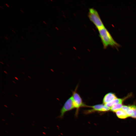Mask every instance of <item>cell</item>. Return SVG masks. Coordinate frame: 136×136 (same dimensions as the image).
<instances>
[{
  "label": "cell",
  "mask_w": 136,
  "mask_h": 136,
  "mask_svg": "<svg viewBox=\"0 0 136 136\" xmlns=\"http://www.w3.org/2000/svg\"><path fill=\"white\" fill-rule=\"evenodd\" d=\"M13 82L14 83H15V81H13Z\"/></svg>",
  "instance_id": "ffe728a7"
},
{
  "label": "cell",
  "mask_w": 136,
  "mask_h": 136,
  "mask_svg": "<svg viewBox=\"0 0 136 136\" xmlns=\"http://www.w3.org/2000/svg\"><path fill=\"white\" fill-rule=\"evenodd\" d=\"M116 98V96L114 93H108L104 96L103 100V104L105 105Z\"/></svg>",
  "instance_id": "8992f818"
},
{
  "label": "cell",
  "mask_w": 136,
  "mask_h": 136,
  "mask_svg": "<svg viewBox=\"0 0 136 136\" xmlns=\"http://www.w3.org/2000/svg\"><path fill=\"white\" fill-rule=\"evenodd\" d=\"M15 78L17 80H18V78L17 77H15Z\"/></svg>",
  "instance_id": "8fae6325"
},
{
  "label": "cell",
  "mask_w": 136,
  "mask_h": 136,
  "mask_svg": "<svg viewBox=\"0 0 136 136\" xmlns=\"http://www.w3.org/2000/svg\"><path fill=\"white\" fill-rule=\"evenodd\" d=\"M7 65L9 66H10L9 65H8V64H7Z\"/></svg>",
  "instance_id": "f546056e"
},
{
  "label": "cell",
  "mask_w": 136,
  "mask_h": 136,
  "mask_svg": "<svg viewBox=\"0 0 136 136\" xmlns=\"http://www.w3.org/2000/svg\"><path fill=\"white\" fill-rule=\"evenodd\" d=\"M0 62H1V63H2L3 64H4L1 61Z\"/></svg>",
  "instance_id": "ac0fdd59"
},
{
  "label": "cell",
  "mask_w": 136,
  "mask_h": 136,
  "mask_svg": "<svg viewBox=\"0 0 136 136\" xmlns=\"http://www.w3.org/2000/svg\"><path fill=\"white\" fill-rule=\"evenodd\" d=\"M26 81H27V80L26 79H24Z\"/></svg>",
  "instance_id": "f1b7e54d"
},
{
  "label": "cell",
  "mask_w": 136,
  "mask_h": 136,
  "mask_svg": "<svg viewBox=\"0 0 136 136\" xmlns=\"http://www.w3.org/2000/svg\"><path fill=\"white\" fill-rule=\"evenodd\" d=\"M22 73L23 74H24L25 75V74L23 72H22Z\"/></svg>",
  "instance_id": "cb8c5ba5"
},
{
  "label": "cell",
  "mask_w": 136,
  "mask_h": 136,
  "mask_svg": "<svg viewBox=\"0 0 136 136\" xmlns=\"http://www.w3.org/2000/svg\"><path fill=\"white\" fill-rule=\"evenodd\" d=\"M88 16L98 29L105 27L98 12L94 9H89Z\"/></svg>",
  "instance_id": "7a4b0ae2"
},
{
  "label": "cell",
  "mask_w": 136,
  "mask_h": 136,
  "mask_svg": "<svg viewBox=\"0 0 136 136\" xmlns=\"http://www.w3.org/2000/svg\"><path fill=\"white\" fill-rule=\"evenodd\" d=\"M98 30L99 36L105 49L107 48L109 46L117 48L120 46V45L114 40L105 27Z\"/></svg>",
  "instance_id": "6da1fadb"
},
{
  "label": "cell",
  "mask_w": 136,
  "mask_h": 136,
  "mask_svg": "<svg viewBox=\"0 0 136 136\" xmlns=\"http://www.w3.org/2000/svg\"><path fill=\"white\" fill-rule=\"evenodd\" d=\"M3 92V93H5V92Z\"/></svg>",
  "instance_id": "4dcf8cb0"
},
{
  "label": "cell",
  "mask_w": 136,
  "mask_h": 136,
  "mask_svg": "<svg viewBox=\"0 0 136 136\" xmlns=\"http://www.w3.org/2000/svg\"><path fill=\"white\" fill-rule=\"evenodd\" d=\"M5 37L6 39L8 40V38L7 37L5 36Z\"/></svg>",
  "instance_id": "4fadbf2b"
},
{
  "label": "cell",
  "mask_w": 136,
  "mask_h": 136,
  "mask_svg": "<svg viewBox=\"0 0 136 136\" xmlns=\"http://www.w3.org/2000/svg\"><path fill=\"white\" fill-rule=\"evenodd\" d=\"M116 113L117 117L120 119H124L129 117L126 113L121 109L117 111Z\"/></svg>",
  "instance_id": "ba28073f"
},
{
  "label": "cell",
  "mask_w": 136,
  "mask_h": 136,
  "mask_svg": "<svg viewBox=\"0 0 136 136\" xmlns=\"http://www.w3.org/2000/svg\"><path fill=\"white\" fill-rule=\"evenodd\" d=\"M0 7L2 8V9H3V8H2V7H1V6H0Z\"/></svg>",
  "instance_id": "484cf974"
},
{
  "label": "cell",
  "mask_w": 136,
  "mask_h": 136,
  "mask_svg": "<svg viewBox=\"0 0 136 136\" xmlns=\"http://www.w3.org/2000/svg\"><path fill=\"white\" fill-rule=\"evenodd\" d=\"M28 77H29L30 79H31V78L29 76H28Z\"/></svg>",
  "instance_id": "d6986e66"
},
{
  "label": "cell",
  "mask_w": 136,
  "mask_h": 136,
  "mask_svg": "<svg viewBox=\"0 0 136 136\" xmlns=\"http://www.w3.org/2000/svg\"><path fill=\"white\" fill-rule=\"evenodd\" d=\"M21 59H22L23 60H25V59L23 58H21Z\"/></svg>",
  "instance_id": "7c38bea8"
},
{
  "label": "cell",
  "mask_w": 136,
  "mask_h": 136,
  "mask_svg": "<svg viewBox=\"0 0 136 136\" xmlns=\"http://www.w3.org/2000/svg\"><path fill=\"white\" fill-rule=\"evenodd\" d=\"M29 29H31V30H32V29L30 27H29Z\"/></svg>",
  "instance_id": "603a6c76"
},
{
  "label": "cell",
  "mask_w": 136,
  "mask_h": 136,
  "mask_svg": "<svg viewBox=\"0 0 136 136\" xmlns=\"http://www.w3.org/2000/svg\"><path fill=\"white\" fill-rule=\"evenodd\" d=\"M122 106V104H115L111 107L110 109L112 111L116 112L117 111L121 109Z\"/></svg>",
  "instance_id": "9c48e42d"
},
{
  "label": "cell",
  "mask_w": 136,
  "mask_h": 136,
  "mask_svg": "<svg viewBox=\"0 0 136 136\" xmlns=\"http://www.w3.org/2000/svg\"><path fill=\"white\" fill-rule=\"evenodd\" d=\"M20 10L21 11V12H22V13H24L23 11L21 10L20 9Z\"/></svg>",
  "instance_id": "2e32d148"
},
{
  "label": "cell",
  "mask_w": 136,
  "mask_h": 136,
  "mask_svg": "<svg viewBox=\"0 0 136 136\" xmlns=\"http://www.w3.org/2000/svg\"><path fill=\"white\" fill-rule=\"evenodd\" d=\"M15 95L16 96V97H18V96L17 95H16V94H15Z\"/></svg>",
  "instance_id": "44dd1931"
},
{
  "label": "cell",
  "mask_w": 136,
  "mask_h": 136,
  "mask_svg": "<svg viewBox=\"0 0 136 136\" xmlns=\"http://www.w3.org/2000/svg\"><path fill=\"white\" fill-rule=\"evenodd\" d=\"M5 4L8 7H9V6L8 4L6 3Z\"/></svg>",
  "instance_id": "9a60e30c"
},
{
  "label": "cell",
  "mask_w": 136,
  "mask_h": 136,
  "mask_svg": "<svg viewBox=\"0 0 136 136\" xmlns=\"http://www.w3.org/2000/svg\"><path fill=\"white\" fill-rule=\"evenodd\" d=\"M4 72L6 74H7V72L6 71H4Z\"/></svg>",
  "instance_id": "5bb4252c"
},
{
  "label": "cell",
  "mask_w": 136,
  "mask_h": 136,
  "mask_svg": "<svg viewBox=\"0 0 136 136\" xmlns=\"http://www.w3.org/2000/svg\"><path fill=\"white\" fill-rule=\"evenodd\" d=\"M43 22L45 24H46V23L45 22V21H43Z\"/></svg>",
  "instance_id": "e0dca14e"
},
{
  "label": "cell",
  "mask_w": 136,
  "mask_h": 136,
  "mask_svg": "<svg viewBox=\"0 0 136 136\" xmlns=\"http://www.w3.org/2000/svg\"><path fill=\"white\" fill-rule=\"evenodd\" d=\"M133 109V112L131 117L134 118H136V106L134 105H131Z\"/></svg>",
  "instance_id": "30bf717a"
},
{
  "label": "cell",
  "mask_w": 136,
  "mask_h": 136,
  "mask_svg": "<svg viewBox=\"0 0 136 136\" xmlns=\"http://www.w3.org/2000/svg\"><path fill=\"white\" fill-rule=\"evenodd\" d=\"M123 101V99L116 98L105 105L108 107L111 108L115 104H122Z\"/></svg>",
  "instance_id": "52a82bcc"
},
{
  "label": "cell",
  "mask_w": 136,
  "mask_h": 136,
  "mask_svg": "<svg viewBox=\"0 0 136 136\" xmlns=\"http://www.w3.org/2000/svg\"><path fill=\"white\" fill-rule=\"evenodd\" d=\"M47 34L48 36H49V35L48 34Z\"/></svg>",
  "instance_id": "83f0119b"
},
{
  "label": "cell",
  "mask_w": 136,
  "mask_h": 136,
  "mask_svg": "<svg viewBox=\"0 0 136 136\" xmlns=\"http://www.w3.org/2000/svg\"><path fill=\"white\" fill-rule=\"evenodd\" d=\"M21 37L23 39H24L22 37V36H21Z\"/></svg>",
  "instance_id": "d4e9b609"
},
{
  "label": "cell",
  "mask_w": 136,
  "mask_h": 136,
  "mask_svg": "<svg viewBox=\"0 0 136 136\" xmlns=\"http://www.w3.org/2000/svg\"><path fill=\"white\" fill-rule=\"evenodd\" d=\"M77 88L73 91L72 96L73 97V105L75 108L76 109V114L77 115L78 113L80 108L83 107H88V106L83 102L82 99L80 95L77 92Z\"/></svg>",
  "instance_id": "3957f363"
},
{
  "label": "cell",
  "mask_w": 136,
  "mask_h": 136,
  "mask_svg": "<svg viewBox=\"0 0 136 136\" xmlns=\"http://www.w3.org/2000/svg\"><path fill=\"white\" fill-rule=\"evenodd\" d=\"M44 44L46 46H47V45H46L45 44Z\"/></svg>",
  "instance_id": "4316f807"
},
{
  "label": "cell",
  "mask_w": 136,
  "mask_h": 136,
  "mask_svg": "<svg viewBox=\"0 0 136 136\" xmlns=\"http://www.w3.org/2000/svg\"><path fill=\"white\" fill-rule=\"evenodd\" d=\"M73 105V97L71 96L66 101L61 108L59 117L62 118L67 112L74 109Z\"/></svg>",
  "instance_id": "277c9868"
},
{
  "label": "cell",
  "mask_w": 136,
  "mask_h": 136,
  "mask_svg": "<svg viewBox=\"0 0 136 136\" xmlns=\"http://www.w3.org/2000/svg\"><path fill=\"white\" fill-rule=\"evenodd\" d=\"M88 107L91 108V109L86 111L85 113L86 114L96 112H106L110 109V108L108 107L103 104H97L93 106H88Z\"/></svg>",
  "instance_id": "5b68a950"
},
{
  "label": "cell",
  "mask_w": 136,
  "mask_h": 136,
  "mask_svg": "<svg viewBox=\"0 0 136 136\" xmlns=\"http://www.w3.org/2000/svg\"><path fill=\"white\" fill-rule=\"evenodd\" d=\"M12 30V31H13V32L14 33H15V32L13 30Z\"/></svg>",
  "instance_id": "7402d4cb"
}]
</instances>
